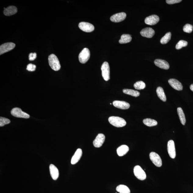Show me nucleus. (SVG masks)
Listing matches in <instances>:
<instances>
[{
  "mask_svg": "<svg viewBox=\"0 0 193 193\" xmlns=\"http://www.w3.org/2000/svg\"><path fill=\"white\" fill-rule=\"evenodd\" d=\"M48 62L52 69L55 71H58L61 68V66L59 59L55 55L52 54L49 56Z\"/></svg>",
  "mask_w": 193,
  "mask_h": 193,
  "instance_id": "f257e3e1",
  "label": "nucleus"
},
{
  "mask_svg": "<svg viewBox=\"0 0 193 193\" xmlns=\"http://www.w3.org/2000/svg\"><path fill=\"white\" fill-rule=\"evenodd\" d=\"M109 121L112 125L117 127H123L126 124L125 120L119 117L111 116L109 118Z\"/></svg>",
  "mask_w": 193,
  "mask_h": 193,
  "instance_id": "f03ea898",
  "label": "nucleus"
},
{
  "mask_svg": "<svg viewBox=\"0 0 193 193\" xmlns=\"http://www.w3.org/2000/svg\"><path fill=\"white\" fill-rule=\"evenodd\" d=\"M90 52L88 48L83 49L79 55V60L80 63L84 64L86 63L90 59Z\"/></svg>",
  "mask_w": 193,
  "mask_h": 193,
  "instance_id": "7ed1b4c3",
  "label": "nucleus"
},
{
  "mask_svg": "<svg viewBox=\"0 0 193 193\" xmlns=\"http://www.w3.org/2000/svg\"><path fill=\"white\" fill-rule=\"evenodd\" d=\"M11 115L14 117L18 118H24L28 119L30 117V115L23 111L22 109L19 108H14L11 111Z\"/></svg>",
  "mask_w": 193,
  "mask_h": 193,
  "instance_id": "20e7f679",
  "label": "nucleus"
},
{
  "mask_svg": "<svg viewBox=\"0 0 193 193\" xmlns=\"http://www.w3.org/2000/svg\"><path fill=\"white\" fill-rule=\"evenodd\" d=\"M135 176L140 180H144L146 179V175L144 170L140 166H136L134 170Z\"/></svg>",
  "mask_w": 193,
  "mask_h": 193,
  "instance_id": "39448f33",
  "label": "nucleus"
},
{
  "mask_svg": "<svg viewBox=\"0 0 193 193\" xmlns=\"http://www.w3.org/2000/svg\"><path fill=\"white\" fill-rule=\"evenodd\" d=\"M101 70L102 72V76L105 81L110 79V68L109 64L107 62H105L101 66Z\"/></svg>",
  "mask_w": 193,
  "mask_h": 193,
  "instance_id": "423d86ee",
  "label": "nucleus"
},
{
  "mask_svg": "<svg viewBox=\"0 0 193 193\" xmlns=\"http://www.w3.org/2000/svg\"><path fill=\"white\" fill-rule=\"evenodd\" d=\"M151 160L157 167H161L162 165V161L159 155L155 152H151L149 154Z\"/></svg>",
  "mask_w": 193,
  "mask_h": 193,
  "instance_id": "0eeeda50",
  "label": "nucleus"
},
{
  "mask_svg": "<svg viewBox=\"0 0 193 193\" xmlns=\"http://www.w3.org/2000/svg\"><path fill=\"white\" fill-rule=\"evenodd\" d=\"M15 46L16 45L13 43H4L0 46V55H2L7 52L11 51Z\"/></svg>",
  "mask_w": 193,
  "mask_h": 193,
  "instance_id": "6e6552de",
  "label": "nucleus"
},
{
  "mask_svg": "<svg viewBox=\"0 0 193 193\" xmlns=\"http://www.w3.org/2000/svg\"><path fill=\"white\" fill-rule=\"evenodd\" d=\"M167 150L168 153L171 158L175 159L176 156L175 143L173 140H170L167 143Z\"/></svg>",
  "mask_w": 193,
  "mask_h": 193,
  "instance_id": "1a4fd4ad",
  "label": "nucleus"
},
{
  "mask_svg": "<svg viewBox=\"0 0 193 193\" xmlns=\"http://www.w3.org/2000/svg\"><path fill=\"white\" fill-rule=\"evenodd\" d=\"M79 27L84 32H91L94 30V26L89 23L81 22L79 24Z\"/></svg>",
  "mask_w": 193,
  "mask_h": 193,
  "instance_id": "9d476101",
  "label": "nucleus"
},
{
  "mask_svg": "<svg viewBox=\"0 0 193 193\" xmlns=\"http://www.w3.org/2000/svg\"><path fill=\"white\" fill-rule=\"evenodd\" d=\"M105 140V136L104 134H98L93 141V145L96 148H99L102 146Z\"/></svg>",
  "mask_w": 193,
  "mask_h": 193,
  "instance_id": "9b49d317",
  "label": "nucleus"
},
{
  "mask_svg": "<svg viewBox=\"0 0 193 193\" xmlns=\"http://www.w3.org/2000/svg\"><path fill=\"white\" fill-rule=\"evenodd\" d=\"M159 18L158 16L155 15H152L145 18V23L149 25L152 26L156 24L159 22Z\"/></svg>",
  "mask_w": 193,
  "mask_h": 193,
  "instance_id": "f8f14e48",
  "label": "nucleus"
},
{
  "mask_svg": "<svg viewBox=\"0 0 193 193\" xmlns=\"http://www.w3.org/2000/svg\"><path fill=\"white\" fill-rule=\"evenodd\" d=\"M126 14L124 12L118 13L112 16L110 20L112 22L115 23L120 22L122 21L125 19Z\"/></svg>",
  "mask_w": 193,
  "mask_h": 193,
  "instance_id": "ddd939ff",
  "label": "nucleus"
},
{
  "mask_svg": "<svg viewBox=\"0 0 193 193\" xmlns=\"http://www.w3.org/2000/svg\"><path fill=\"white\" fill-rule=\"evenodd\" d=\"M168 82L170 86L177 91H182L183 90V86L181 83L175 79H170Z\"/></svg>",
  "mask_w": 193,
  "mask_h": 193,
  "instance_id": "4468645a",
  "label": "nucleus"
},
{
  "mask_svg": "<svg viewBox=\"0 0 193 193\" xmlns=\"http://www.w3.org/2000/svg\"><path fill=\"white\" fill-rule=\"evenodd\" d=\"M113 104L117 108L122 109H128L130 107V104L125 101H115L113 102Z\"/></svg>",
  "mask_w": 193,
  "mask_h": 193,
  "instance_id": "2eb2a0df",
  "label": "nucleus"
},
{
  "mask_svg": "<svg viewBox=\"0 0 193 193\" xmlns=\"http://www.w3.org/2000/svg\"><path fill=\"white\" fill-rule=\"evenodd\" d=\"M142 37L147 38H151L154 36L155 32L154 30L151 28H146L143 29L140 32Z\"/></svg>",
  "mask_w": 193,
  "mask_h": 193,
  "instance_id": "dca6fc26",
  "label": "nucleus"
},
{
  "mask_svg": "<svg viewBox=\"0 0 193 193\" xmlns=\"http://www.w3.org/2000/svg\"><path fill=\"white\" fill-rule=\"evenodd\" d=\"M154 63L155 66H157L158 67L162 68V69L166 70L169 69V64L165 60L157 59L155 60Z\"/></svg>",
  "mask_w": 193,
  "mask_h": 193,
  "instance_id": "f3484780",
  "label": "nucleus"
},
{
  "mask_svg": "<svg viewBox=\"0 0 193 193\" xmlns=\"http://www.w3.org/2000/svg\"><path fill=\"white\" fill-rule=\"evenodd\" d=\"M49 170L52 179L54 180H57L59 176V172L57 167L54 165L51 164L49 166Z\"/></svg>",
  "mask_w": 193,
  "mask_h": 193,
  "instance_id": "a211bd4d",
  "label": "nucleus"
},
{
  "mask_svg": "<svg viewBox=\"0 0 193 193\" xmlns=\"http://www.w3.org/2000/svg\"><path fill=\"white\" fill-rule=\"evenodd\" d=\"M82 155V151L81 149L78 148L74 154L73 156L71 163L72 165H75L80 161Z\"/></svg>",
  "mask_w": 193,
  "mask_h": 193,
  "instance_id": "6ab92c4d",
  "label": "nucleus"
},
{
  "mask_svg": "<svg viewBox=\"0 0 193 193\" xmlns=\"http://www.w3.org/2000/svg\"><path fill=\"white\" fill-rule=\"evenodd\" d=\"M4 14L6 16L13 15L17 12V8L14 6H10L6 8H4Z\"/></svg>",
  "mask_w": 193,
  "mask_h": 193,
  "instance_id": "aec40b11",
  "label": "nucleus"
},
{
  "mask_svg": "<svg viewBox=\"0 0 193 193\" xmlns=\"http://www.w3.org/2000/svg\"><path fill=\"white\" fill-rule=\"evenodd\" d=\"M129 148L126 145H122L119 147H118L117 149V152L118 155L119 156H123L127 153Z\"/></svg>",
  "mask_w": 193,
  "mask_h": 193,
  "instance_id": "412c9836",
  "label": "nucleus"
},
{
  "mask_svg": "<svg viewBox=\"0 0 193 193\" xmlns=\"http://www.w3.org/2000/svg\"><path fill=\"white\" fill-rule=\"evenodd\" d=\"M156 92L158 96L160 99L163 102L166 101V97L163 88L160 87H158L157 88Z\"/></svg>",
  "mask_w": 193,
  "mask_h": 193,
  "instance_id": "4be33fe9",
  "label": "nucleus"
},
{
  "mask_svg": "<svg viewBox=\"0 0 193 193\" xmlns=\"http://www.w3.org/2000/svg\"><path fill=\"white\" fill-rule=\"evenodd\" d=\"M131 40L132 37L130 35L128 34H123L122 35L119 42L120 44H125L130 42Z\"/></svg>",
  "mask_w": 193,
  "mask_h": 193,
  "instance_id": "5701e85b",
  "label": "nucleus"
},
{
  "mask_svg": "<svg viewBox=\"0 0 193 193\" xmlns=\"http://www.w3.org/2000/svg\"><path fill=\"white\" fill-rule=\"evenodd\" d=\"M177 111L180 121L181 122L182 124L183 125H185L186 122V119L183 110H182L181 108L178 107L177 109Z\"/></svg>",
  "mask_w": 193,
  "mask_h": 193,
  "instance_id": "b1692460",
  "label": "nucleus"
},
{
  "mask_svg": "<svg viewBox=\"0 0 193 193\" xmlns=\"http://www.w3.org/2000/svg\"><path fill=\"white\" fill-rule=\"evenodd\" d=\"M123 92L126 94L130 95L135 97H138L140 95V93L138 91L131 90V89H123Z\"/></svg>",
  "mask_w": 193,
  "mask_h": 193,
  "instance_id": "393cba45",
  "label": "nucleus"
},
{
  "mask_svg": "<svg viewBox=\"0 0 193 193\" xmlns=\"http://www.w3.org/2000/svg\"><path fill=\"white\" fill-rule=\"evenodd\" d=\"M116 190L120 193H130V189L126 185L120 184L116 188Z\"/></svg>",
  "mask_w": 193,
  "mask_h": 193,
  "instance_id": "a878e982",
  "label": "nucleus"
},
{
  "mask_svg": "<svg viewBox=\"0 0 193 193\" xmlns=\"http://www.w3.org/2000/svg\"><path fill=\"white\" fill-rule=\"evenodd\" d=\"M143 123L146 126L148 127H152L156 126L157 122L155 120L150 119H145L143 120Z\"/></svg>",
  "mask_w": 193,
  "mask_h": 193,
  "instance_id": "bb28decb",
  "label": "nucleus"
},
{
  "mask_svg": "<svg viewBox=\"0 0 193 193\" xmlns=\"http://www.w3.org/2000/svg\"><path fill=\"white\" fill-rule=\"evenodd\" d=\"M171 34L170 32L167 33L160 40V42L162 44H166L169 42L171 39Z\"/></svg>",
  "mask_w": 193,
  "mask_h": 193,
  "instance_id": "cd10ccee",
  "label": "nucleus"
},
{
  "mask_svg": "<svg viewBox=\"0 0 193 193\" xmlns=\"http://www.w3.org/2000/svg\"><path fill=\"white\" fill-rule=\"evenodd\" d=\"M134 87L137 90H143L146 87V84L142 81H139L135 83Z\"/></svg>",
  "mask_w": 193,
  "mask_h": 193,
  "instance_id": "c85d7f7f",
  "label": "nucleus"
},
{
  "mask_svg": "<svg viewBox=\"0 0 193 193\" xmlns=\"http://www.w3.org/2000/svg\"><path fill=\"white\" fill-rule=\"evenodd\" d=\"M188 43L187 41L184 40H180L176 45V48L177 49H180L182 47H185L187 46Z\"/></svg>",
  "mask_w": 193,
  "mask_h": 193,
  "instance_id": "c756f323",
  "label": "nucleus"
},
{
  "mask_svg": "<svg viewBox=\"0 0 193 193\" xmlns=\"http://www.w3.org/2000/svg\"><path fill=\"white\" fill-rule=\"evenodd\" d=\"M10 123V120L5 117H0V126L3 127Z\"/></svg>",
  "mask_w": 193,
  "mask_h": 193,
  "instance_id": "7c9ffc66",
  "label": "nucleus"
},
{
  "mask_svg": "<svg viewBox=\"0 0 193 193\" xmlns=\"http://www.w3.org/2000/svg\"><path fill=\"white\" fill-rule=\"evenodd\" d=\"M193 28V27L191 25L187 24H186L185 25H184V27L183 30L184 32L190 34V33L192 32Z\"/></svg>",
  "mask_w": 193,
  "mask_h": 193,
  "instance_id": "2f4dec72",
  "label": "nucleus"
},
{
  "mask_svg": "<svg viewBox=\"0 0 193 193\" xmlns=\"http://www.w3.org/2000/svg\"><path fill=\"white\" fill-rule=\"evenodd\" d=\"M36 66L34 64H29L27 66V70L29 71H34L36 69Z\"/></svg>",
  "mask_w": 193,
  "mask_h": 193,
  "instance_id": "473e14b6",
  "label": "nucleus"
},
{
  "mask_svg": "<svg viewBox=\"0 0 193 193\" xmlns=\"http://www.w3.org/2000/svg\"><path fill=\"white\" fill-rule=\"evenodd\" d=\"M37 58V54L36 53H30L29 55V60L30 61H34Z\"/></svg>",
  "mask_w": 193,
  "mask_h": 193,
  "instance_id": "72a5a7b5",
  "label": "nucleus"
},
{
  "mask_svg": "<svg viewBox=\"0 0 193 193\" xmlns=\"http://www.w3.org/2000/svg\"><path fill=\"white\" fill-rule=\"evenodd\" d=\"M181 1V0H167L166 1V3L169 5H173L174 4L179 3Z\"/></svg>",
  "mask_w": 193,
  "mask_h": 193,
  "instance_id": "f704fd0d",
  "label": "nucleus"
},
{
  "mask_svg": "<svg viewBox=\"0 0 193 193\" xmlns=\"http://www.w3.org/2000/svg\"><path fill=\"white\" fill-rule=\"evenodd\" d=\"M190 90L193 92V84H191L190 86Z\"/></svg>",
  "mask_w": 193,
  "mask_h": 193,
  "instance_id": "c9c22d12",
  "label": "nucleus"
}]
</instances>
